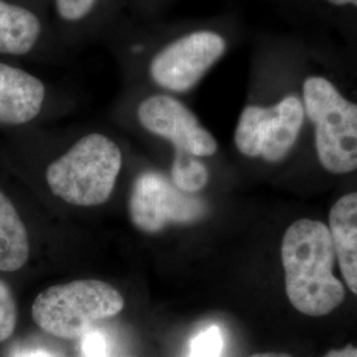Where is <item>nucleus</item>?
I'll list each match as a JSON object with an SVG mask.
<instances>
[{"label":"nucleus","mask_w":357,"mask_h":357,"mask_svg":"<svg viewBox=\"0 0 357 357\" xmlns=\"http://www.w3.org/2000/svg\"><path fill=\"white\" fill-rule=\"evenodd\" d=\"M323 357H357V347L347 345L340 349H332Z\"/></svg>","instance_id":"19"},{"label":"nucleus","mask_w":357,"mask_h":357,"mask_svg":"<svg viewBox=\"0 0 357 357\" xmlns=\"http://www.w3.org/2000/svg\"><path fill=\"white\" fill-rule=\"evenodd\" d=\"M128 357H132V356H128Z\"/></svg>","instance_id":"24"},{"label":"nucleus","mask_w":357,"mask_h":357,"mask_svg":"<svg viewBox=\"0 0 357 357\" xmlns=\"http://www.w3.org/2000/svg\"><path fill=\"white\" fill-rule=\"evenodd\" d=\"M303 122V102L294 94L273 106L246 105L236 126L234 146L246 158L278 163L293 150Z\"/></svg>","instance_id":"7"},{"label":"nucleus","mask_w":357,"mask_h":357,"mask_svg":"<svg viewBox=\"0 0 357 357\" xmlns=\"http://www.w3.org/2000/svg\"><path fill=\"white\" fill-rule=\"evenodd\" d=\"M333 7H354L357 8V0H326Z\"/></svg>","instance_id":"21"},{"label":"nucleus","mask_w":357,"mask_h":357,"mask_svg":"<svg viewBox=\"0 0 357 357\" xmlns=\"http://www.w3.org/2000/svg\"><path fill=\"white\" fill-rule=\"evenodd\" d=\"M224 349L222 332L217 326L197 332L190 343L188 357H221Z\"/></svg>","instance_id":"16"},{"label":"nucleus","mask_w":357,"mask_h":357,"mask_svg":"<svg viewBox=\"0 0 357 357\" xmlns=\"http://www.w3.org/2000/svg\"><path fill=\"white\" fill-rule=\"evenodd\" d=\"M125 153L109 134L78 135L45 168L52 193L76 206H97L110 199L122 171Z\"/></svg>","instance_id":"3"},{"label":"nucleus","mask_w":357,"mask_h":357,"mask_svg":"<svg viewBox=\"0 0 357 357\" xmlns=\"http://www.w3.org/2000/svg\"><path fill=\"white\" fill-rule=\"evenodd\" d=\"M33 1H36L38 4H41V6L47 7V10H48V0H33Z\"/></svg>","instance_id":"23"},{"label":"nucleus","mask_w":357,"mask_h":357,"mask_svg":"<svg viewBox=\"0 0 357 357\" xmlns=\"http://www.w3.org/2000/svg\"><path fill=\"white\" fill-rule=\"evenodd\" d=\"M302 102L314 125L320 165L336 175L356 171L357 103L323 76L307 77Z\"/></svg>","instance_id":"6"},{"label":"nucleus","mask_w":357,"mask_h":357,"mask_svg":"<svg viewBox=\"0 0 357 357\" xmlns=\"http://www.w3.org/2000/svg\"><path fill=\"white\" fill-rule=\"evenodd\" d=\"M130 119L150 138L168 144L172 156L213 158L218 143L187 103L172 94L125 86Z\"/></svg>","instance_id":"5"},{"label":"nucleus","mask_w":357,"mask_h":357,"mask_svg":"<svg viewBox=\"0 0 357 357\" xmlns=\"http://www.w3.org/2000/svg\"><path fill=\"white\" fill-rule=\"evenodd\" d=\"M125 299L114 286L98 280L54 284L35 298L31 315L40 330L60 339H81L98 321L116 317Z\"/></svg>","instance_id":"4"},{"label":"nucleus","mask_w":357,"mask_h":357,"mask_svg":"<svg viewBox=\"0 0 357 357\" xmlns=\"http://www.w3.org/2000/svg\"><path fill=\"white\" fill-rule=\"evenodd\" d=\"M15 357H56L52 355L51 352H47L44 349H29V351H23L17 356Z\"/></svg>","instance_id":"20"},{"label":"nucleus","mask_w":357,"mask_h":357,"mask_svg":"<svg viewBox=\"0 0 357 357\" xmlns=\"http://www.w3.org/2000/svg\"><path fill=\"white\" fill-rule=\"evenodd\" d=\"M126 13V0H48L52 26L72 54L100 43L105 31Z\"/></svg>","instance_id":"10"},{"label":"nucleus","mask_w":357,"mask_h":357,"mask_svg":"<svg viewBox=\"0 0 357 357\" xmlns=\"http://www.w3.org/2000/svg\"><path fill=\"white\" fill-rule=\"evenodd\" d=\"M0 54L38 56L56 64L72 56L57 38L48 10L17 0H0Z\"/></svg>","instance_id":"9"},{"label":"nucleus","mask_w":357,"mask_h":357,"mask_svg":"<svg viewBox=\"0 0 357 357\" xmlns=\"http://www.w3.org/2000/svg\"><path fill=\"white\" fill-rule=\"evenodd\" d=\"M175 0H126V13L139 20L160 19Z\"/></svg>","instance_id":"17"},{"label":"nucleus","mask_w":357,"mask_h":357,"mask_svg":"<svg viewBox=\"0 0 357 357\" xmlns=\"http://www.w3.org/2000/svg\"><path fill=\"white\" fill-rule=\"evenodd\" d=\"M328 229L345 283L357 295V192L345 195L333 204Z\"/></svg>","instance_id":"12"},{"label":"nucleus","mask_w":357,"mask_h":357,"mask_svg":"<svg viewBox=\"0 0 357 357\" xmlns=\"http://www.w3.org/2000/svg\"><path fill=\"white\" fill-rule=\"evenodd\" d=\"M229 31L220 22L139 20L125 13L100 44L113 56L125 86L183 97L229 52Z\"/></svg>","instance_id":"1"},{"label":"nucleus","mask_w":357,"mask_h":357,"mask_svg":"<svg viewBox=\"0 0 357 357\" xmlns=\"http://www.w3.org/2000/svg\"><path fill=\"white\" fill-rule=\"evenodd\" d=\"M53 89L19 66L0 63V126L19 128L35 122L48 109Z\"/></svg>","instance_id":"11"},{"label":"nucleus","mask_w":357,"mask_h":357,"mask_svg":"<svg viewBox=\"0 0 357 357\" xmlns=\"http://www.w3.org/2000/svg\"><path fill=\"white\" fill-rule=\"evenodd\" d=\"M82 357H109L107 342L102 332L90 330L81 337Z\"/></svg>","instance_id":"18"},{"label":"nucleus","mask_w":357,"mask_h":357,"mask_svg":"<svg viewBox=\"0 0 357 357\" xmlns=\"http://www.w3.org/2000/svg\"><path fill=\"white\" fill-rule=\"evenodd\" d=\"M286 294L295 310L324 317L343 303V283L333 274L335 249L326 224L302 218L284 231L281 246Z\"/></svg>","instance_id":"2"},{"label":"nucleus","mask_w":357,"mask_h":357,"mask_svg":"<svg viewBox=\"0 0 357 357\" xmlns=\"http://www.w3.org/2000/svg\"><path fill=\"white\" fill-rule=\"evenodd\" d=\"M19 310L11 287L0 278V344L8 342L17 327Z\"/></svg>","instance_id":"15"},{"label":"nucleus","mask_w":357,"mask_h":357,"mask_svg":"<svg viewBox=\"0 0 357 357\" xmlns=\"http://www.w3.org/2000/svg\"><path fill=\"white\" fill-rule=\"evenodd\" d=\"M205 215L204 200L178 190L162 171H141L132 183L128 216L143 233L158 234L168 227L193 224Z\"/></svg>","instance_id":"8"},{"label":"nucleus","mask_w":357,"mask_h":357,"mask_svg":"<svg viewBox=\"0 0 357 357\" xmlns=\"http://www.w3.org/2000/svg\"><path fill=\"white\" fill-rule=\"evenodd\" d=\"M169 178L178 190L187 193L202 191L209 180V168L204 159L191 155L172 156Z\"/></svg>","instance_id":"14"},{"label":"nucleus","mask_w":357,"mask_h":357,"mask_svg":"<svg viewBox=\"0 0 357 357\" xmlns=\"http://www.w3.org/2000/svg\"><path fill=\"white\" fill-rule=\"evenodd\" d=\"M249 357H293L289 354H282V352H262V354H255Z\"/></svg>","instance_id":"22"},{"label":"nucleus","mask_w":357,"mask_h":357,"mask_svg":"<svg viewBox=\"0 0 357 357\" xmlns=\"http://www.w3.org/2000/svg\"><path fill=\"white\" fill-rule=\"evenodd\" d=\"M31 241L26 224L13 200L0 190V273H16L26 266Z\"/></svg>","instance_id":"13"}]
</instances>
